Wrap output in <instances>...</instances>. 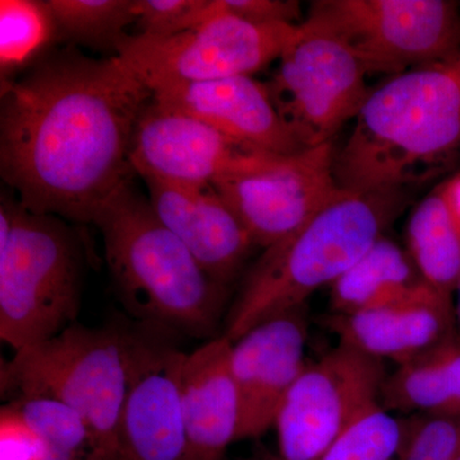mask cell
I'll return each instance as SVG.
<instances>
[{"label": "cell", "mask_w": 460, "mask_h": 460, "mask_svg": "<svg viewBox=\"0 0 460 460\" xmlns=\"http://www.w3.org/2000/svg\"><path fill=\"white\" fill-rule=\"evenodd\" d=\"M0 460H42L40 438L11 404L0 411Z\"/></svg>", "instance_id": "83f0119b"}, {"label": "cell", "mask_w": 460, "mask_h": 460, "mask_svg": "<svg viewBox=\"0 0 460 460\" xmlns=\"http://www.w3.org/2000/svg\"><path fill=\"white\" fill-rule=\"evenodd\" d=\"M58 38L96 49L117 50L136 23V0H48Z\"/></svg>", "instance_id": "cb8c5ba5"}, {"label": "cell", "mask_w": 460, "mask_h": 460, "mask_svg": "<svg viewBox=\"0 0 460 460\" xmlns=\"http://www.w3.org/2000/svg\"><path fill=\"white\" fill-rule=\"evenodd\" d=\"M186 353L142 341L118 429L115 460H183L181 376Z\"/></svg>", "instance_id": "9a60e30c"}, {"label": "cell", "mask_w": 460, "mask_h": 460, "mask_svg": "<svg viewBox=\"0 0 460 460\" xmlns=\"http://www.w3.org/2000/svg\"><path fill=\"white\" fill-rule=\"evenodd\" d=\"M404 199V190H341L301 228L265 248L230 307L224 335L233 343L263 321L304 308L384 235Z\"/></svg>", "instance_id": "3957f363"}, {"label": "cell", "mask_w": 460, "mask_h": 460, "mask_svg": "<svg viewBox=\"0 0 460 460\" xmlns=\"http://www.w3.org/2000/svg\"><path fill=\"white\" fill-rule=\"evenodd\" d=\"M11 405L40 438L42 460H102L86 420L68 405L45 396H18Z\"/></svg>", "instance_id": "603a6c76"}, {"label": "cell", "mask_w": 460, "mask_h": 460, "mask_svg": "<svg viewBox=\"0 0 460 460\" xmlns=\"http://www.w3.org/2000/svg\"><path fill=\"white\" fill-rule=\"evenodd\" d=\"M299 25L261 26L228 13L214 0L211 16L190 31L169 36H124L115 56L148 89L166 83H201L253 75L278 62Z\"/></svg>", "instance_id": "9c48e42d"}, {"label": "cell", "mask_w": 460, "mask_h": 460, "mask_svg": "<svg viewBox=\"0 0 460 460\" xmlns=\"http://www.w3.org/2000/svg\"><path fill=\"white\" fill-rule=\"evenodd\" d=\"M422 283L408 251L381 235L330 286V305L337 314L363 313L399 301Z\"/></svg>", "instance_id": "ffe728a7"}, {"label": "cell", "mask_w": 460, "mask_h": 460, "mask_svg": "<svg viewBox=\"0 0 460 460\" xmlns=\"http://www.w3.org/2000/svg\"><path fill=\"white\" fill-rule=\"evenodd\" d=\"M228 13L261 26L299 25L301 3L296 0H220Z\"/></svg>", "instance_id": "f1b7e54d"}, {"label": "cell", "mask_w": 460, "mask_h": 460, "mask_svg": "<svg viewBox=\"0 0 460 460\" xmlns=\"http://www.w3.org/2000/svg\"><path fill=\"white\" fill-rule=\"evenodd\" d=\"M385 362L348 345L307 363L288 393L274 428L281 460H319L363 414L380 404Z\"/></svg>", "instance_id": "30bf717a"}, {"label": "cell", "mask_w": 460, "mask_h": 460, "mask_svg": "<svg viewBox=\"0 0 460 460\" xmlns=\"http://www.w3.org/2000/svg\"><path fill=\"white\" fill-rule=\"evenodd\" d=\"M259 460H265V459H259Z\"/></svg>", "instance_id": "836d02e7"}, {"label": "cell", "mask_w": 460, "mask_h": 460, "mask_svg": "<svg viewBox=\"0 0 460 460\" xmlns=\"http://www.w3.org/2000/svg\"><path fill=\"white\" fill-rule=\"evenodd\" d=\"M148 201L204 270L228 287L255 246L246 226L214 186L145 181Z\"/></svg>", "instance_id": "e0dca14e"}, {"label": "cell", "mask_w": 460, "mask_h": 460, "mask_svg": "<svg viewBox=\"0 0 460 460\" xmlns=\"http://www.w3.org/2000/svg\"><path fill=\"white\" fill-rule=\"evenodd\" d=\"M153 93L119 57L49 51L2 83L0 174L22 208L93 223L133 181L132 133Z\"/></svg>", "instance_id": "6da1fadb"}, {"label": "cell", "mask_w": 460, "mask_h": 460, "mask_svg": "<svg viewBox=\"0 0 460 460\" xmlns=\"http://www.w3.org/2000/svg\"><path fill=\"white\" fill-rule=\"evenodd\" d=\"M150 90L159 104L202 120L248 150L275 155L304 150L278 113L268 86L252 75L159 84Z\"/></svg>", "instance_id": "5bb4252c"}, {"label": "cell", "mask_w": 460, "mask_h": 460, "mask_svg": "<svg viewBox=\"0 0 460 460\" xmlns=\"http://www.w3.org/2000/svg\"><path fill=\"white\" fill-rule=\"evenodd\" d=\"M256 151L151 99L132 133L129 162L142 180L213 186Z\"/></svg>", "instance_id": "7c38bea8"}, {"label": "cell", "mask_w": 460, "mask_h": 460, "mask_svg": "<svg viewBox=\"0 0 460 460\" xmlns=\"http://www.w3.org/2000/svg\"><path fill=\"white\" fill-rule=\"evenodd\" d=\"M332 142L288 155L253 153L213 186L255 246L268 248L301 228L341 190Z\"/></svg>", "instance_id": "8fae6325"}, {"label": "cell", "mask_w": 460, "mask_h": 460, "mask_svg": "<svg viewBox=\"0 0 460 460\" xmlns=\"http://www.w3.org/2000/svg\"><path fill=\"white\" fill-rule=\"evenodd\" d=\"M460 151V58L393 75L371 90L334 155L338 187L402 190Z\"/></svg>", "instance_id": "7a4b0ae2"}, {"label": "cell", "mask_w": 460, "mask_h": 460, "mask_svg": "<svg viewBox=\"0 0 460 460\" xmlns=\"http://www.w3.org/2000/svg\"><path fill=\"white\" fill-rule=\"evenodd\" d=\"M105 260L124 305L140 319L205 335L219 323L226 287L160 222L133 181L100 208Z\"/></svg>", "instance_id": "277c9868"}, {"label": "cell", "mask_w": 460, "mask_h": 460, "mask_svg": "<svg viewBox=\"0 0 460 460\" xmlns=\"http://www.w3.org/2000/svg\"><path fill=\"white\" fill-rule=\"evenodd\" d=\"M368 74L347 42L305 20L266 86L288 129L302 147L310 148L332 142L357 117L371 91Z\"/></svg>", "instance_id": "52a82bcc"}, {"label": "cell", "mask_w": 460, "mask_h": 460, "mask_svg": "<svg viewBox=\"0 0 460 460\" xmlns=\"http://www.w3.org/2000/svg\"><path fill=\"white\" fill-rule=\"evenodd\" d=\"M265 460H281L280 458H266Z\"/></svg>", "instance_id": "d6a6232c"}, {"label": "cell", "mask_w": 460, "mask_h": 460, "mask_svg": "<svg viewBox=\"0 0 460 460\" xmlns=\"http://www.w3.org/2000/svg\"><path fill=\"white\" fill-rule=\"evenodd\" d=\"M214 0H136V23L140 35L169 38L205 22Z\"/></svg>", "instance_id": "4316f807"}, {"label": "cell", "mask_w": 460, "mask_h": 460, "mask_svg": "<svg viewBox=\"0 0 460 460\" xmlns=\"http://www.w3.org/2000/svg\"><path fill=\"white\" fill-rule=\"evenodd\" d=\"M402 429V417L378 404L354 422L319 460H398Z\"/></svg>", "instance_id": "d4e9b609"}, {"label": "cell", "mask_w": 460, "mask_h": 460, "mask_svg": "<svg viewBox=\"0 0 460 460\" xmlns=\"http://www.w3.org/2000/svg\"><path fill=\"white\" fill-rule=\"evenodd\" d=\"M456 292H458L459 299H458V307L456 308V321H458V330L460 334V281L458 284V287H456Z\"/></svg>", "instance_id": "4dcf8cb0"}, {"label": "cell", "mask_w": 460, "mask_h": 460, "mask_svg": "<svg viewBox=\"0 0 460 460\" xmlns=\"http://www.w3.org/2000/svg\"><path fill=\"white\" fill-rule=\"evenodd\" d=\"M454 460H460V450H459L458 454H456V458H454Z\"/></svg>", "instance_id": "1f68e13d"}, {"label": "cell", "mask_w": 460, "mask_h": 460, "mask_svg": "<svg viewBox=\"0 0 460 460\" xmlns=\"http://www.w3.org/2000/svg\"><path fill=\"white\" fill-rule=\"evenodd\" d=\"M307 338L304 307L263 321L233 341L230 358L241 404L238 440L274 428L284 399L307 365Z\"/></svg>", "instance_id": "4fadbf2b"}, {"label": "cell", "mask_w": 460, "mask_h": 460, "mask_svg": "<svg viewBox=\"0 0 460 460\" xmlns=\"http://www.w3.org/2000/svg\"><path fill=\"white\" fill-rule=\"evenodd\" d=\"M141 345L115 330L72 323L49 341L14 353L2 367L3 389L68 405L86 420L102 460H115L120 414Z\"/></svg>", "instance_id": "8992f818"}, {"label": "cell", "mask_w": 460, "mask_h": 460, "mask_svg": "<svg viewBox=\"0 0 460 460\" xmlns=\"http://www.w3.org/2000/svg\"><path fill=\"white\" fill-rule=\"evenodd\" d=\"M56 23L47 2H0V75L2 83L22 74L47 56L58 40Z\"/></svg>", "instance_id": "7402d4cb"}, {"label": "cell", "mask_w": 460, "mask_h": 460, "mask_svg": "<svg viewBox=\"0 0 460 460\" xmlns=\"http://www.w3.org/2000/svg\"><path fill=\"white\" fill-rule=\"evenodd\" d=\"M305 20L347 42L370 74L460 58L459 7L449 0H319Z\"/></svg>", "instance_id": "ba28073f"}, {"label": "cell", "mask_w": 460, "mask_h": 460, "mask_svg": "<svg viewBox=\"0 0 460 460\" xmlns=\"http://www.w3.org/2000/svg\"><path fill=\"white\" fill-rule=\"evenodd\" d=\"M407 251L422 279L452 295L460 281V226L443 186L414 208L407 226Z\"/></svg>", "instance_id": "44dd1931"}, {"label": "cell", "mask_w": 460, "mask_h": 460, "mask_svg": "<svg viewBox=\"0 0 460 460\" xmlns=\"http://www.w3.org/2000/svg\"><path fill=\"white\" fill-rule=\"evenodd\" d=\"M230 350L232 341L222 335L186 354L181 376L183 460H223L229 445L238 441L241 404Z\"/></svg>", "instance_id": "ac0fdd59"}, {"label": "cell", "mask_w": 460, "mask_h": 460, "mask_svg": "<svg viewBox=\"0 0 460 460\" xmlns=\"http://www.w3.org/2000/svg\"><path fill=\"white\" fill-rule=\"evenodd\" d=\"M326 325L339 343L396 366L429 352L459 332L452 295L426 281L410 296L383 307L332 314Z\"/></svg>", "instance_id": "2e32d148"}, {"label": "cell", "mask_w": 460, "mask_h": 460, "mask_svg": "<svg viewBox=\"0 0 460 460\" xmlns=\"http://www.w3.org/2000/svg\"><path fill=\"white\" fill-rule=\"evenodd\" d=\"M81 253L66 220L0 202V338L14 353L75 323Z\"/></svg>", "instance_id": "5b68a950"}, {"label": "cell", "mask_w": 460, "mask_h": 460, "mask_svg": "<svg viewBox=\"0 0 460 460\" xmlns=\"http://www.w3.org/2000/svg\"><path fill=\"white\" fill-rule=\"evenodd\" d=\"M441 186H443L445 196H447V204L452 208L454 217L460 226V174L445 181Z\"/></svg>", "instance_id": "f546056e"}, {"label": "cell", "mask_w": 460, "mask_h": 460, "mask_svg": "<svg viewBox=\"0 0 460 460\" xmlns=\"http://www.w3.org/2000/svg\"><path fill=\"white\" fill-rule=\"evenodd\" d=\"M381 407L407 414L460 417L459 332L387 375Z\"/></svg>", "instance_id": "d6986e66"}, {"label": "cell", "mask_w": 460, "mask_h": 460, "mask_svg": "<svg viewBox=\"0 0 460 460\" xmlns=\"http://www.w3.org/2000/svg\"><path fill=\"white\" fill-rule=\"evenodd\" d=\"M398 460H454L460 450V417L410 414Z\"/></svg>", "instance_id": "484cf974"}]
</instances>
